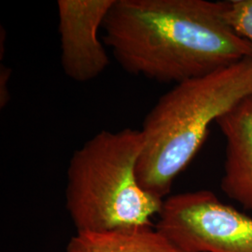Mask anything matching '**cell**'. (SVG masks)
Returning a JSON list of instances; mask_svg holds the SVG:
<instances>
[{"label":"cell","mask_w":252,"mask_h":252,"mask_svg":"<svg viewBox=\"0 0 252 252\" xmlns=\"http://www.w3.org/2000/svg\"><path fill=\"white\" fill-rule=\"evenodd\" d=\"M226 1L115 0L103 40L128 73L176 84L252 58L224 18Z\"/></svg>","instance_id":"6da1fadb"},{"label":"cell","mask_w":252,"mask_h":252,"mask_svg":"<svg viewBox=\"0 0 252 252\" xmlns=\"http://www.w3.org/2000/svg\"><path fill=\"white\" fill-rule=\"evenodd\" d=\"M252 94V58L183 81L145 117L136 177L146 192L164 200L174 180L198 153L209 126Z\"/></svg>","instance_id":"7a4b0ae2"},{"label":"cell","mask_w":252,"mask_h":252,"mask_svg":"<svg viewBox=\"0 0 252 252\" xmlns=\"http://www.w3.org/2000/svg\"><path fill=\"white\" fill-rule=\"evenodd\" d=\"M140 130H103L73 153L67 167L65 207L77 232L151 227L163 200L146 192L136 166Z\"/></svg>","instance_id":"3957f363"},{"label":"cell","mask_w":252,"mask_h":252,"mask_svg":"<svg viewBox=\"0 0 252 252\" xmlns=\"http://www.w3.org/2000/svg\"><path fill=\"white\" fill-rule=\"evenodd\" d=\"M155 229L180 252H252V218L201 189L164 199Z\"/></svg>","instance_id":"277c9868"},{"label":"cell","mask_w":252,"mask_h":252,"mask_svg":"<svg viewBox=\"0 0 252 252\" xmlns=\"http://www.w3.org/2000/svg\"><path fill=\"white\" fill-rule=\"evenodd\" d=\"M115 0H58L61 64L72 81L99 77L109 64L99 30Z\"/></svg>","instance_id":"5b68a950"},{"label":"cell","mask_w":252,"mask_h":252,"mask_svg":"<svg viewBox=\"0 0 252 252\" xmlns=\"http://www.w3.org/2000/svg\"><path fill=\"white\" fill-rule=\"evenodd\" d=\"M226 140L221 188L252 211V94L217 120Z\"/></svg>","instance_id":"8992f818"},{"label":"cell","mask_w":252,"mask_h":252,"mask_svg":"<svg viewBox=\"0 0 252 252\" xmlns=\"http://www.w3.org/2000/svg\"><path fill=\"white\" fill-rule=\"evenodd\" d=\"M66 252H180L151 227L77 232Z\"/></svg>","instance_id":"52a82bcc"},{"label":"cell","mask_w":252,"mask_h":252,"mask_svg":"<svg viewBox=\"0 0 252 252\" xmlns=\"http://www.w3.org/2000/svg\"><path fill=\"white\" fill-rule=\"evenodd\" d=\"M224 18L238 36L252 45V0L226 1Z\"/></svg>","instance_id":"ba28073f"},{"label":"cell","mask_w":252,"mask_h":252,"mask_svg":"<svg viewBox=\"0 0 252 252\" xmlns=\"http://www.w3.org/2000/svg\"><path fill=\"white\" fill-rule=\"evenodd\" d=\"M11 75V69L8 66L1 64L0 67V107L5 108L9 103V96L8 82Z\"/></svg>","instance_id":"9c48e42d"}]
</instances>
